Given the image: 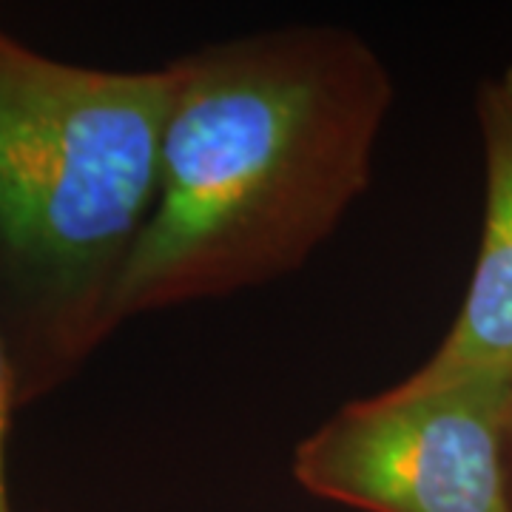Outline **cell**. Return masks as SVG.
<instances>
[{
	"mask_svg": "<svg viewBox=\"0 0 512 512\" xmlns=\"http://www.w3.org/2000/svg\"><path fill=\"white\" fill-rule=\"evenodd\" d=\"M512 384L493 379L356 399L293 447L313 498L362 512H512L504 419Z\"/></svg>",
	"mask_w": 512,
	"mask_h": 512,
	"instance_id": "obj_3",
	"label": "cell"
},
{
	"mask_svg": "<svg viewBox=\"0 0 512 512\" xmlns=\"http://www.w3.org/2000/svg\"><path fill=\"white\" fill-rule=\"evenodd\" d=\"M171 92L168 66H77L0 29V336L20 407L69 382L117 330Z\"/></svg>",
	"mask_w": 512,
	"mask_h": 512,
	"instance_id": "obj_2",
	"label": "cell"
},
{
	"mask_svg": "<svg viewBox=\"0 0 512 512\" xmlns=\"http://www.w3.org/2000/svg\"><path fill=\"white\" fill-rule=\"evenodd\" d=\"M174 77L160 188L114 325L299 271L365 197L393 109L382 55L308 23L205 43Z\"/></svg>",
	"mask_w": 512,
	"mask_h": 512,
	"instance_id": "obj_1",
	"label": "cell"
},
{
	"mask_svg": "<svg viewBox=\"0 0 512 512\" xmlns=\"http://www.w3.org/2000/svg\"><path fill=\"white\" fill-rule=\"evenodd\" d=\"M476 123L484 151V228L473 276L433 356L402 387L493 379L512 384V66L476 89Z\"/></svg>",
	"mask_w": 512,
	"mask_h": 512,
	"instance_id": "obj_4",
	"label": "cell"
},
{
	"mask_svg": "<svg viewBox=\"0 0 512 512\" xmlns=\"http://www.w3.org/2000/svg\"><path fill=\"white\" fill-rule=\"evenodd\" d=\"M504 481H507V498H510V510H512V399L510 410H507V419H504Z\"/></svg>",
	"mask_w": 512,
	"mask_h": 512,
	"instance_id": "obj_6",
	"label": "cell"
},
{
	"mask_svg": "<svg viewBox=\"0 0 512 512\" xmlns=\"http://www.w3.org/2000/svg\"><path fill=\"white\" fill-rule=\"evenodd\" d=\"M18 384L15 370L9 362V350L0 336V512H12L9 504V484H6V439H9V424L18 410Z\"/></svg>",
	"mask_w": 512,
	"mask_h": 512,
	"instance_id": "obj_5",
	"label": "cell"
}]
</instances>
